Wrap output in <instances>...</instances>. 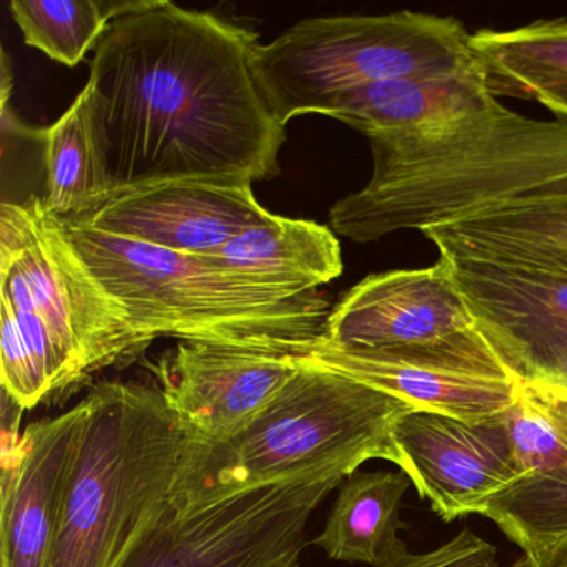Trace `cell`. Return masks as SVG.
I'll list each match as a JSON object with an SVG mask.
<instances>
[{
    "instance_id": "obj_1",
    "label": "cell",
    "mask_w": 567,
    "mask_h": 567,
    "mask_svg": "<svg viewBox=\"0 0 567 567\" xmlns=\"http://www.w3.org/2000/svg\"><path fill=\"white\" fill-rule=\"evenodd\" d=\"M258 45L257 32L167 0L134 2L111 22L82 91L109 200L280 174L287 125L258 84Z\"/></svg>"
},
{
    "instance_id": "obj_2",
    "label": "cell",
    "mask_w": 567,
    "mask_h": 567,
    "mask_svg": "<svg viewBox=\"0 0 567 567\" xmlns=\"http://www.w3.org/2000/svg\"><path fill=\"white\" fill-rule=\"evenodd\" d=\"M368 141L371 181L330 210L331 230L358 244L567 195V122L534 121L501 102L434 131Z\"/></svg>"
},
{
    "instance_id": "obj_3",
    "label": "cell",
    "mask_w": 567,
    "mask_h": 567,
    "mask_svg": "<svg viewBox=\"0 0 567 567\" xmlns=\"http://www.w3.org/2000/svg\"><path fill=\"white\" fill-rule=\"evenodd\" d=\"M295 361L293 377L241 433L210 441L187 431L171 494L178 513L320 471L351 476L367 461L398 463L394 424L410 403Z\"/></svg>"
},
{
    "instance_id": "obj_4",
    "label": "cell",
    "mask_w": 567,
    "mask_h": 567,
    "mask_svg": "<svg viewBox=\"0 0 567 567\" xmlns=\"http://www.w3.org/2000/svg\"><path fill=\"white\" fill-rule=\"evenodd\" d=\"M61 221L75 250L127 311L145 347L157 338H177L298 357L323 334L330 303L320 290L264 287L220 274L197 255Z\"/></svg>"
},
{
    "instance_id": "obj_5",
    "label": "cell",
    "mask_w": 567,
    "mask_h": 567,
    "mask_svg": "<svg viewBox=\"0 0 567 567\" xmlns=\"http://www.w3.org/2000/svg\"><path fill=\"white\" fill-rule=\"evenodd\" d=\"M85 398L48 567H122L171 506L187 437L158 388L104 381Z\"/></svg>"
},
{
    "instance_id": "obj_6",
    "label": "cell",
    "mask_w": 567,
    "mask_h": 567,
    "mask_svg": "<svg viewBox=\"0 0 567 567\" xmlns=\"http://www.w3.org/2000/svg\"><path fill=\"white\" fill-rule=\"evenodd\" d=\"M0 308L14 318L48 401L147 348L41 197L0 208Z\"/></svg>"
},
{
    "instance_id": "obj_7",
    "label": "cell",
    "mask_w": 567,
    "mask_h": 567,
    "mask_svg": "<svg viewBox=\"0 0 567 567\" xmlns=\"http://www.w3.org/2000/svg\"><path fill=\"white\" fill-rule=\"evenodd\" d=\"M480 64L454 18L401 11L311 18L255 52L258 84L281 124L323 114L344 92L378 82L450 75Z\"/></svg>"
},
{
    "instance_id": "obj_8",
    "label": "cell",
    "mask_w": 567,
    "mask_h": 567,
    "mask_svg": "<svg viewBox=\"0 0 567 567\" xmlns=\"http://www.w3.org/2000/svg\"><path fill=\"white\" fill-rule=\"evenodd\" d=\"M347 477L320 471L188 513L171 504L122 567H300L311 516Z\"/></svg>"
},
{
    "instance_id": "obj_9",
    "label": "cell",
    "mask_w": 567,
    "mask_h": 567,
    "mask_svg": "<svg viewBox=\"0 0 567 567\" xmlns=\"http://www.w3.org/2000/svg\"><path fill=\"white\" fill-rule=\"evenodd\" d=\"M293 358L400 398L414 410L466 421L501 420L519 393L480 327L437 343L384 350L341 348L318 337Z\"/></svg>"
},
{
    "instance_id": "obj_10",
    "label": "cell",
    "mask_w": 567,
    "mask_h": 567,
    "mask_svg": "<svg viewBox=\"0 0 567 567\" xmlns=\"http://www.w3.org/2000/svg\"><path fill=\"white\" fill-rule=\"evenodd\" d=\"M396 466L444 520L481 514L520 476L504 417L466 421L413 410L394 424Z\"/></svg>"
},
{
    "instance_id": "obj_11",
    "label": "cell",
    "mask_w": 567,
    "mask_h": 567,
    "mask_svg": "<svg viewBox=\"0 0 567 567\" xmlns=\"http://www.w3.org/2000/svg\"><path fill=\"white\" fill-rule=\"evenodd\" d=\"M477 327L517 381L567 368V275L471 258L441 257Z\"/></svg>"
},
{
    "instance_id": "obj_12",
    "label": "cell",
    "mask_w": 567,
    "mask_h": 567,
    "mask_svg": "<svg viewBox=\"0 0 567 567\" xmlns=\"http://www.w3.org/2000/svg\"><path fill=\"white\" fill-rule=\"evenodd\" d=\"M188 433L221 441L241 433L288 383L291 354L181 341L148 364Z\"/></svg>"
},
{
    "instance_id": "obj_13",
    "label": "cell",
    "mask_w": 567,
    "mask_h": 567,
    "mask_svg": "<svg viewBox=\"0 0 567 567\" xmlns=\"http://www.w3.org/2000/svg\"><path fill=\"white\" fill-rule=\"evenodd\" d=\"M450 265L393 270L354 285L328 315L321 337L341 348L384 350L437 343L476 330Z\"/></svg>"
},
{
    "instance_id": "obj_14",
    "label": "cell",
    "mask_w": 567,
    "mask_h": 567,
    "mask_svg": "<svg viewBox=\"0 0 567 567\" xmlns=\"http://www.w3.org/2000/svg\"><path fill=\"white\" fill-rule=\"evenodd\" d=\"M87 398L55 417L34 421L18 433L4 427L2 447V567H48Z\"/></svg>"
},
{
    "instance_id": "obj_15",
    "label": "cell",
    "mask_w": 567,
    "mask_h": 567,
    "mask_svg": "<svg viewBox=\"0 0 567 567\" xmlns=\"http://www.w3.org/2000/svg\"><path fill=\"white\" fill-rule=\"evenodd\" d=\"M274 215L258 204L251 184L182 181L117 195L69 221L175 254L207 255Z\"/></svg>"
},
{
    "instance_id": "obj_16",
    "label": "cell",
    "mask_w": 567,
    "mask_h": 567,
    "mask_svg": "<svg viewBox=\"0 0 567 567\" xmlns=\"http://www.w3.org/2000/svg\"><path fill=\"white\" fill-rule=\"evenodd\" d=\"M504 421L520 476L487 504L483 516L529 554L567 537V443L520 390Z\"/></svg>"
},
{
    "instance_id": "obj_17",
    "label": "cell",
    "mask_w": 567,
    "mask_h": 567,
    "mask_svg": "<svg viewBox=\"0 0 567 567\" xmlns=\"http://www.w3.org/2000/svg\"><path fill=\"white\" fill-rule=\"evenodd\" d=\"M499 104L481 64L450 75L378 82L344 92L323 115L373 135L434 131Z\"/></svg>"
},
{
    "instance_id": "obj_18",
    "label": "cell",
    "mask_w": 567,
    "mask_h": 567,
    "mask_svg": "<svg viewBox=\"0 0 567 567\" xmlns=\"http://www.w3.org/2000/svg\"><path fill=\"white\" fill-rule=\"evenodd\" d=\"M421 234L440 257L567 275V195L496 205Z\"/></svg>"
},
{
    "instance_id": "obj_19",
    "label": "cell",
    "mask_w": 567,
    "mask_h": 567,
    "mask_svg": "<svg viewBox=\"0 0 567 567\" xmlns=\"http://www.w3.org/2000/svg\"><path fill=\"white\" fill-rule=\"evenodd\" d=\"M197 257L220 274L295 293L320 290L343 274L340 241L331 228L278 215Z\"/></svg>"
},
{
    "instance_id": "obj_20",
    "label": "cell",
    "mask_w": 567,
    "mask_h": 567,
    "mask_svg": "<svg viewBox=\"0 0 567 567\" xmlns=\"http://www.w3.org/2000/svg\"><path fill=\"white\" fill-rule=\"evenodd\" d=\"M406 474L374 471L348 476L323 530L313 540L330 559L380 567L406 553L401 540V501L410 489Z\"/></svg>"
},
{
    "instance_id": "obj_21",
    "label": "cell",
    "mask_w": 567,
    "mask_h": 567,
    "mask_svg": "<svg viewBox=\"0 0 567 567\" xmlns=\"http://www.w3.org/2000/svg\"><path fill=\"white\" fill-rule=\"evenodd\" d=\"M471 49L497 97L536 101L567 122V19L477 31Z\"/></svg>"
},
{
    "instance_id": "obj_22",
    "label": "cell",
    "mask_w": 567,
    "mask_h": 567,
    "mask_svg": "<svg viewBox=\"0 0 567 567\" xmlns=\"http://www.w3.org/2000/svg\"><path fill=\"white\" fill-rule=\"evenodd\" d=\"M44 134L45 210L78 220L107 204L104 175L95 154L84 95Z\"/></svg>"
},
{
    "instance_id": "obj_23",
    "label": "cell",
    "mask_w": 567,
    "mask_h": 567,
    "mask_svg": "<svg viewBox=\"0 0 567 567\" xmlns=\"http://www.w3.org/2000/svg\"><path fill=\"white\" fill-rule=\"evenodd\" d=\"M134 2L107 0H12L9 4L25 44L75 68Z\"/></svg>"
},
{
    "instance_id": "obj_24",
    "label": "cell",
    "mask_w": 567,
    "mask_h": 567,
    "mask_svg": "<svg viewBox=\"0 0 567 567\" xmlns=\"http://www.w3.org/2000/svg\"><path fill=\"white\" fill-rule=\"evenodd\" d=\"M380 567H536V564L527 554L503 564L496 546L473 530L463 529L436 549L420 554L406 550Z\"/></svg>"
},
{
    "instance_id": "obj_25",
    "label": "cell",
    "mask_w": 567,
    "mask_h": 567,
    "mask_svg": "<svg viewBox=\"0 0 567 567\" xmlns=\"http://www.w3.org/2000/svg\"><path fill=\"white\" fill-rule=\"evenodd\" d=\"M520 393L546 414L567 443V390L547 381H517Z\"/></svg>"
},
{
    "instance_id": "obj_26",
    "label": "cell",
    "mask_w": 567,
    "mask_h": 567,
    "mask_svg": "<svg viewBox=\"0 0 567 567\" xmlns=\"http://www.w3.org/2000/svg\"><path fill=\"white\" fill-rule=\"evenodd\" d=\"M527 556L533 557L536 567H567V537L537 547Z\"/></svg>"
},
{
    "instance_id": "obj_27",
    "label": "cell",
    "mask_w": 567,
    "mask_h": 567,
    "mask_svg": "<svg viewBox=\"0 0 567 567\" xmlns=\"http://www.w3.org/2000/svg\"><path fill=\"white\" fill-rule=\"evenodd\" d=\"M539 381H547V383L556 384V386L564 388V390H567V368L564 371H560L559 374H556V377L549 378V380H539Z\"/></svg>"
}]
</instances>
